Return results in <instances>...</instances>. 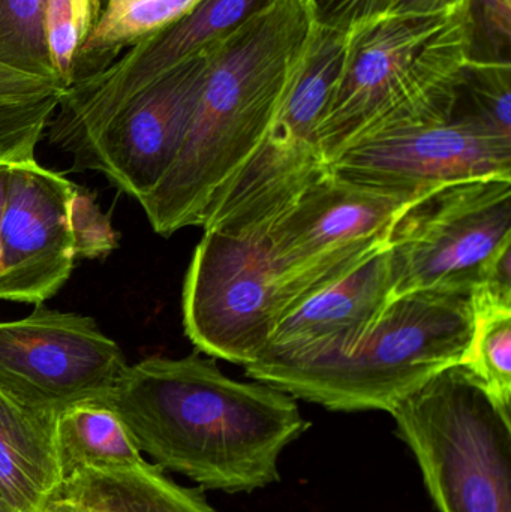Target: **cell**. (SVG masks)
Returning a JSON list of instances; mask_svg holds the SVG:
<instances>
[{"instance_id":"obj_20","label":"cell","mask_w":511,"mask_h":512,"mask_svg":"<svg viewBox=\"0 0 511 512\" xmlns=\"http://www.w3.org/2000/svg\"><path fill=\"white\" fill-rule=\"evenodd\" d=\"M65 475L75 469L120 471L146 462L119 418L102 403H81L54 420Z\"/></svg>"},{"instance_id":"obj_2","label":"cell","mask_w":511,"mask_h":512,"mask_svg":"<svg viewBox=\"0 0 511 512\" xmlns=\"http://www.w3.org/2000/svg\"><path fill=\"white\" fill-rule=\"evenodd\" d=\"M305 0H276L210 45V63L176 161L141 201L159 236L201 227L213 197L275 119L311 39Z\"/></svg>"},{"instance_id":"obj_3","label":"cell","mask_w":511,"mask_h":512,"mask_svg":"<svg viewBox=\"0 0 511 512\" xmlns=\"http://www.w3.org/2000/svg\"><path fill=\"white\" fill-rule=\"evenodd\" d=\"M347 35L317 129L329 167L363 141L453 116L471 59L470 5L452 14H387Z\"/></svg>"},{"instance_id":"obj_10","label":"cell","mask_w":511,"mask_h":512,"mask_svg":"<svg viewBox=\"0 0 511 512\" xmlns=\"http://www.w3.org/2000/svg\"><path fill=\"white\" fill-rule=\"evenodd\" d=\"M183 325L198 352L248 366L278 322V277L263 240L204 231L183 285Z\"/></svg>"},{"instance_id":"obj_6","label":"cell","mask_w":511,"mask_h":512,"mask_svg":"<svg viewBox=\"0 0 511 512\" xmlns=\"http://www.w3.org/2000/svg\"><path fill=\"white\" fill-rule=\"evenodd\" d=\"M347 51V35L314 27L293 83L264 137L216 192L204 231L263 240L273 222L329 171L317 129Z\"/></svg>"},{"instance_id":"obj_7","label":"cell","mask_w":511,"mask_h":512,"mask_svg":"<svg viewBox=\"0 0 511 512\" xmlns=\"http://www.w3.org/2000/svg\"><path fill=\"white\" fill-rule=\"evenodd\" d=\"M210 47L119 104L71 123H48V140L77 170L96 171L138 204L179 155L209 71Z\"/></svg>"},{"instance_id":"obj_19","label":"cell","mask_w":511,"mask_h":512,"mask_svg":"<svg viewBox=\"0 0 511 512\" xmlns=\"http://www.w3.org/2000/svg\"><path fill=\"white\" fill-rule=\"evenodd\" d=\"M65 90L59 78L27 74L0 63V164L35 161L36 147Z\"/></svg>"},{"instance_id":"obj_29","label":"cell","mask_w":511,"mask_h":512,"mask_svg":"<svg viewBox=\"0 0 511 512\" xmlns=\"http://www.w3.org/2000/svg\"><path fill=\"white\" fill-rule=\"evenodd\" d=\"M9 165L0 164V221L5 206L6 189H8Z\"/></svg>"},{"instance_id":"obj_25","label":"cell","mask_w":511,"mask_h":512,"mask_svg":"<svg viewBox=\"0 0 511 512\" xmlns=\"http://www.w3.org/2000/svg\"><path fill=\"white\" fill-rule=\"evenodd\" d=\"M69 228L77 259L104 258L119 248L110 216L102 212L92 192L77 185L69 204Z\"/></svg>"},{"instance_id":"obj_1","label":"cell","mask_w":511,"mask_h":512,"mask_svg":"<svg viewBox=\"0 0 511 512\" xmlns=\"http://www.w3.org/2000/svg\"><path fill=\"white\" fill-rule=\"evenodd\" d=\"M99 403L161 471L231 495L278 483L282 453L309 429L290 394L228 378L198 351L126 367Z\"/></svg>"},{"instance_id":"obj_9","label":"cell","mask_w":511,"mask_h":512,"mask_svg":"<svg viewBox=\"0 0 511 512\" xmlns=\"http://www.w3.org/2000/svg\"><path fill=\"white\" fill-rule=\"evenodd\" d=\"M95 319L38 304L26 318L0 322V394L54 421L81 403H99L128 367Z\"/></svg>"},{"instance_id":"obj_31","label":"cell","mask_w":511,"mask_h":512,"mask_svg":"<svg viewBox=\"0 0 511 512\" xmlns=\"http://www.w3.org/2000/svg\"><path fill=\"white\" fill-rule=\"evenodd\" d=\"M0 512H3L2 510H0Z\"/></svg>"},{"instance_id":"obj_26","label":"cell","mask_w":511,"mask_h":512,"mask_svg":"<svg viewBox=\"0 0 511 512\" xmlns=\"http://www.w3.org/2000/svg\"><path fill=\"white\" fill-rule=\"evenodd\" d=\"M312 23L348 32L359 24L389 14L396 0H305Z\"/></svg>"},{"instance_id":"obj_11","label":"cell","mask_w":511,"mask_h":512,"mask_svg":"<svg viewBox=\"0 0 511 512\" xmlns=\"http://www.w3.org/2000/svg\"><path fill=\"white\" fill-rule=\"evenodd\" d=\"M351 182L426 194L468 180H511V138L476 117L402 129L350 147L330 165Z\"/></svg>"},{"instance_id":"obj_5","label":"cell","mask_w":511,"mask_h":512,"mask_svg":"<svg viewBox=\"0 0 511 512\" xmlns=\"http://www.w3.org/2000/svg\"><path fill=\"white\" fill-rule=\"evenodd\" d=\"M440 512H511V415L452 366L390 411Z\"/></svg>"},{"instance_id":"obj_21","label":"cell","mask_w":511,"mask_h":512,"mask_svg":"<svg viewBox=\"0 0 511 512\" xmlns=\"http://www.w3.org/2000/svg\"><path fill=\"white\" fill-rule=\"evenodd\" d=\"M474 333L467 367L511 415V306L473 297Z\"/></svg>"},{"instance_id":"obj_30","label":"cell","mask_w":511,"mask_h":512,"mask_svg":"<svg viewBox=\"0 0 511 512\" xmlns=\"http://www.w3.org/2000/svg\"><path fill=\"white\" fill-rule=\"evenodd\" d=\"M495 2L511 3V0H495Z\"/></svg>"},{"instance_id":"obj_13","label":"cell","mask_w":511,"mask_h":512,"mask_svg":"<svg viewBox=\"0 0 511 512\" xmlns=\"http://www.w3.org/2000/svg\"><path fill=\"white\" fill-rule=\"evenodd\" d=\"M422 195L351 182L329 168L264 236L276 277L384 236L396 216Z\"/></svg>"},{"instance_id":"obj_16","label":"cell","mask_w":511,"mask_h":512,"mask_svg":"<svg viewBox=\"0 0 511 512\" xmlns=\"http://www.w3.org/2000/svg\"><path fill=\"white\" fill-rule=\"evenodd\" d=\"M63 481L54 421L0 394V510L42 512L57 498Z\"/></svg>"},{"instance_id":"obj_12","label":"cell","mask_w":511,"mask_h":512,"mask_svg":"<svg viewBox=\"0 0 511 512\" xmlns=\"http://www.w3.org/2000/svg\"><path fill=\"white\" fill-rule=\"evenodd\" d=\"M75 183L38 162L9 165L0 221V300L44 304L75 265L69 204Z\"/></svg>"},{"instance_id":"obj_14","label":"cell","mask_w":511,"mask_h":512,"mask_svg":"<svg viewBox=\"0 0 511 512\" xmlns=\"http://www.w3.org/2000/svg\"><path fill=\"white\" fill-rule=\"evenodd\" d=\"M392 291L386 245L285 313L263 354L248 366H291L350 355L389 306Z\"/></svg>"},{"instance_id":"obj_27","label":"cell","mask_w":511,"mask_h":512,"mask_svg":"<svg viewBox=\"0 0 511 512\" xmlns=\"http://www.w3.org/2000/svg\"><path fill=\"white\" fill-rule=\"evenodd\" d=\"M468 5H471V0H396L395 6L389 14H452Z\"/></svg>"},{"instance_id":"obj_28","label":"cell","mask_w":511,"mask_h":512,"mask_svg":"<svg viewBox=\"0 0 511 512\" xmlns=\"http://www.w3.org/2000/svg\"><path fill=\"white\" fill-rule=\"evenodd\" d=\"M42 512H92L87 510L83 505L78 504V502L71 501V499L54 498L50 504L45 507V510Z\"/></svg>"},{"instance_id":"obj_4","label":"cell","mask_w":511,"mask_h":512,"mask_svg":"<svg viewBox=\"0 0 511 512\" xmlns=\"http://www.w3.org/2000/svg\"><path fill=\"white\" fill-rule=\"evenodd\" d=\"M473 333V294L426 289L390 301L350 355L291 366H245V373L329 411L390 414L429 379L464 364Z\"/></svg>"},{"instance_id":"obj_22","label":"cell","mask_w":511,"mask_h":512,"mask_svg":"<svg viewBox=\"0 0 511 512\" xmlns=\"http://www.w3.org/2000/svg\"><path fill=\"white\" fill-rule=\"evenodd\" d=\"M44 9L45 0H0V63L59 78L45 47Z\"/></svg>"},{"instance_id":"obj_15","label":"cell","mask_w":511,"mask_h":512,"mask_svg":"<svg viewBox=\"0 0 511 512\" xmlns=\"http://www.w3.org/2000/svg\"><path fill=\"white\" fill-rule=\"evenodd\" d=\"M275 2L201 0L185 17L138 42L107 68L72 83L51 120L77 122L119 104Z\"/></svg>"},{"instance_id":"obj_17","label":"cell","mask_w":511,"mask_h":512,"mask_svg":"<svg viewBox=\"0 0 511 512\" xmlns=\"http://www.w3.org/2000/svg\"><path fill=\"white\" fill-rule=\"evenodd\" d=\"M57 496L92 512H218L200 492L180 486L147 460L120 471L75 469Z\"/></svg>"},{"instance_id":"obj_8","label":"cell","mask_w":511,"mask_h":512,"mask_svg":"<svg viewBox=\"0 0 511 512\" xmlns=\"http://www.w3.org/2000/svg\"><path fill=\"white\" fill-rule=\"evenodd\" d=\"M392 300L426 289L473 294L511 242V180L450 183L408 204L386 234Z\"/></svg>"},{"instance_id":"obj_24","label":"cell","mask_w":511,"mask_h":512,"mask_svg":"<svg viewBox=\"0 0 511 512\" xmlns=\"http://www.w3.org/2000/svg\"><path fill=\"white\" fill-rule=\"evenodd\" d=\"M101 0H45L44 39L51 66L66 89L78 50L98 18Z\"/></svg>"},{"instance_id":"obj_18","label":"cell","mask_w":511,"mask_h":512,"mask_svg":"<svg viewBox=\"0 0 511 512\" xmlns=\"http://www.w3.org/2000/svg\"><path fill=\"white\" fill-rule=\"evenodd\" d=\"M201 0H101L98 18L78 50L74 80L107 68L138 42L185 17Z\"/></svg>"},{"instance_id":"obj_23","label":"cell","mask_w":511,"mask_h":512,"mask_svg":"<svg viewBox=\"0 0 511 512\" xmlns=\"http://www.w3.org/2000/svg\"><path fill=\"white\" fill-rule=\"evenodd\" d=\"M453 113L476 117L511 138V65L471 60Z\"/></svg>"}]
</instances>
